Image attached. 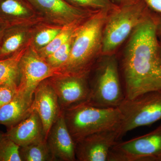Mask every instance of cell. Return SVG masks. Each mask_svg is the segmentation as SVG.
Instances as JSON below:
<instances>
[{
  "label": "cell",
  "mask_w": 161,
  "mask_h": 161,
  "mask_svg": "<svg viewBox=\"0 0 161 161\" xmlns=\"http://www.w3.org/2000/svg\"><path fill=\"white\" fill-rule=\"evenodd\" d=\"M31 111L19 123L7 129V134L19 147L46 140L40 116L35 111Z\"/></svg>",
  "instance_id": "15"
},
{
  "label": "cell",
  "mask_w": 161,
  "mask_h": 161,
  "mask_svg": "<svg viewBox=\"0 0 161 161\" xmlns=\"http://www.w3.org/2000/svg\"><path fill=\"white\" fill-rule=\"evenodd\" d=\"M62 110L67 127L75 143L94 133L117 130L121 120L118 108H99L86 101Z\"/></svg>",
  "instance_id": "3"
},
{
  "label": "cell",
  "mask_w": 161,
  "mask_h": 161,
  "mask_svg": "<svg viewBox=\"0 0 161 161\" xmlns=\"http://www.w3.org/2000/svg\"><path fill=\"white\" fill-rule=\"evenodd\" d=\"M27 1L44 22L62 26L85 19L97 12L75 7L64 0Z\"/></svg>",
  "instance_id": "10"
},
{
  "label": "cell",
  "mask_w": 161,
  "mask_h": 161,
  "mask_svg": "<svg viewBox=\"0 0 161 161\" xmlns=\"http://www.w3.org/2000/svg\"><path fill=\"white\" fill-rule=\"evenodd\" d=\"M28 46L9 58L0 60V85L11 79L19 80V64Z\"/></svg>",
  "instance_id": "21"
},
{
  "label": "cell",
  "mask_w": 161,
  "mask_h": 161,
  "mask_svg": "<svg viewBox=\"0 0 161 161\" xmlns=\"http://www.w3.org/2000/svg\"><path fill=\"white\" fill-rule=\"evenodd\" d=\"M31 109L40 116L46 139L51 128L62 110L58 96L47 79L42 81L35 90Z\"/></svg>",
  "instance_id": "12"
},
{
  "label": "cell",
  "mask_w": 161,
  "mask_h": 161,
  "mask_svg": "<svg viewBox=\"0 0 161 161\" xmlns=\"http://www.w3.org/2000/svg\"><path fill=\"white\" fill-rule=\"evenodd\" d=\"M89 74H59L47 78L61 109L87 100L90 93Z\"/></svg>",
  "instance_id": "9"
},
{
  "label": "cell",
  "mask_w": 161,
  "mask_h": 161,
  "mask_svg": "<svg viewBox=\"0 0 161 161\" xmlns=\"http://www.w3.org/2000/svg\"><path fill=\"white\" fill-rule=\"evenodd\" d=\"M22 161H53L46 140L19 147Z\"/></svg>",
  "instance_id": "19"
},
{
  "label": "cell",
  "mask_w": 161,
  "mask_h": 161,
  "mask_svg": "<svg viewBox=\"0 0 161 161\" xmlns=\"http://www.w3.org/2000/svg\"><path fill=\"white\" fill-rule=\"evenodd\" d=\"M109 12H96L79 25L73 36L69 59L57 75L90 73L95 60L101 56L103 32Z\"/></svg>",
  "instance_id": "2"
},
{
  "label": "cell",
  "mask_w": 161,
  "mask_h": 161,
  "mask_svg": "<svg viewBox=\"0 0 161 161\" xmlns=\"http://www.w3.org/2000/svg\"><path fill=\"white\" fill-rule=\"evenodd\" d=\"M64 26L43 21L37 23L33 32L30 46L37 52L42 49L53 40L61 31Z\"/></svg>",
  "instance_id": "18"
},
{
  "label": "cell",
  "mask_w": 161,
  "mask_h": 161,
  "mask_svg": "<svg viewBox=\"0 0 161 161\" xmlns=\"http://www.w3.org/2000/svg\"><path fill=\"white\" fill-rule=\"evenodd\" d=\"M19 71L18 90L32 97L42 81L57 75V70L30 45L20 60Z\"/></svg>",
  "instance_id": "8"
},
{
  "label": "cell",
  "mask_w": 161,
  "mask_h": 161,
  "mask_svg": "<svg viewBox=\"0 0 161 161\" xmlns=\"http://www.w3.org/2000/svg\"><path fill=\"white\" fill-rule=\"evenodd\" d=\"M118 142L117 130L97 132L76 142L75 153L79 161H108L110 151Z\"/></svg>",
  "instance_id": "11"
},
{
  "label": "cell",
  "mask_w": 161,
  "mask_h": 161,
  "mask_svg": "<svg viewBox=\"0 0 161 161\" xmlns=\"http://www.w3.org/2000/svg\"><path fill=\"white\" fill-rule=\"evenodd\" d=\"M157 22L158 32L160 33L161 35V20H160V21H158L157 20Z\"/></svg>",
  "instance_id": "29"
},
{
  "label": "cell",
  "mask_w": 161,
  "mask_h": 161,
  "mask_svg": "<svg viewBox=\"0 0 161 161\" xmlns=\"http://www.w3.org/2000/svg\"><path fill=\"white\" fill-rule=\"evenodd\" d=\"M47 143L54 161H76V144L67 127L63 110L51 128Z\"/></svg>",
  "instance_id": "13"
},
{
  "label": "cell",
  "mask_w": 161,
  "mask_h": 161,
  "mask_svg": "<svg viewBox=\"0 0 161 161\" xmlns=\"http://www.w3.org/2000/svg\"><path fill=\"white\" fill-rule=\"evenodd\" d=\"M142 0L118 6L110 11L103 32L101 56L115 54L134 30L149 14Z\"/></svg>",
  "instance_id": "4"
},
{
  "label": "cell",
  "mask_w": 161,
  "mask_h": 161,
  "mask_svg": "<svg viewBox=\"0 0 161 161\" xmlns=\"http://www.w3.org/2000/svg\"><path fill=\"white\" fill-rule=\"evenodd\" d=\"M121 115L118 139L131 130L161 119V92H148L132 99L125 98L118 107Z\"/></svg>",
  "instance_id": "6"
},
{
  "label": "cell",
  "mask_w": 161,
  "mask_h": 161,
  "mask_svg": "<svg viewBox=\"0 0 161 161\" xmlns=\"http://www.w3.org/2000/svg\"><path fill=\"white\" fill-rule=\"evenodd\" d=\"M85 19L75 22L64 26L61 31L47 46L38 51V54L40 57L44 59L57 50L72 37L79 25Z\"/></svg>",
  "instance_id": "20"
},
{
  "label": "cell",
  "mask_w": 161,
  "mask_h": 161,
  "mask_svg": "<svg viewBox=\"0 0 161 161\" xmlns=\"http://www.w3.org/2000/svg\"><path fill=\"white\" fill-rule=\"evenodd\" d=\"M0 21L13 25L43 21L27 0H0Z\"/></svg>",
  "instance_id": "16"
},
{
  "label": "cell",
  "mask_w": 161,
  "mask_h": 161,
  "mask_svg": "<svg viewBox=\"0 0 161 161\" xmlns=\"http://www.w3.org/2000/svg\"><path fill=\"white\" fill-rule=\"evenodd\" d=\"M89 86L86 101L91 104L102 108H116L120 105L125 97L120 83L115 54L102 56Z\"/></svg>",
  "instance_id": "5"
},
{
  "label": "cell",
  "mask_w": 161,
  "mask_h": 161,
  "mask_svg": "<svg viewBox=\"0 0 161 161\" xmlns=\"http://www.w3.org/2000/svg\"><path fill=\"white\" fill-rule=\"evenodd\" d=\"M40 22L7 26L0 40V60L9 58L29 46L35 26Z\"/></svg>",
  "instance_id": "14"
},
{
  "label": "cell",
  "mask_w": 161,
  "mask_h": 161,
  "mask_svg": "<svg viewBox=\"0 0 161 161\" xmlns=\"http://www.w3.org/2000/svg\"><path fill=\"white\" fill-rule=\"evenodd\" d=\"M19 147L6 132L0 130V161H22Z\"/></svg>",
  "instance_id": "22"
},
{
  "label": "cell",
  "mask_w": 161,
  "mask_h": 161,
  "mask_svg": "<svg viewBox=\"0 0 161 161\" xmlns=\"http://www.w3.org/2000/svg\"><path fill=\"white\" fill-rule=\"evenodd\" d=\"M112 2L115 3L116 5L120 6V5H124L127 3H131L135 0H111Z\"/></svg>",
  "instance_id": "27"
},
{
  "label": "cell",
  "mask_w": 161,
  "mask_h": 161,
  "mask_svg": "<svg viewBox=\"0 0 161 161\" xmlns=\"http://www.w3.org/2000/svg\"><path fill=\"white\" fill-rule=\"evenodd\" d=\"M72 6L80 9L98 11L107 10L111 11L118 5L111 0H64Z\"/></svg>",
  "instance_id": "24"
},
{
  "label": "cell",
  "mask_w": 161,
  "mask_h": 161,
  "mask_svg": "<svg viewBox=\"0 0 161 161\" xmlns=\"http://www.w3.org/2000/svg\"><path fill=\"white\" fill-rule=\"evenodd\" d=\"M74 35L67 42L44 58L49 65L57 70V75L58 70L62 67L69 59Z\"/></svg>",
  "instance_id": "23"
},
{
  "label": "cell",
  "mask_w": 161,
  "mask_h": 161,
  "mask_svg": "<svg viewBox=\"0 0 161 161\" xmlns=\"http://www.w3.org/2000/svg\"><path fill=\"white\" fill-rule=\"evenodd\" d=\"M19 80L11 79L0 85V108L9 103L17 92Z\"/></svg>",
  "instance_id": "25"
},
{
  "label": "cell",
  "mask_w": 161,
  "mask_h": 161,
  "mask_svg": "<svg viewBox=\"0 0 161 161\" xmlns=\"http://www.w3.org/2000/svg\"><path fill=\"white\" fill-rule=\"evenodd\" d=\"M9 26V25H8V24L0 21V40H1V37H2L3 32L7 27V26Z\"/></svg>",
  "instance_id": "28"
},
{
  "label": "cell",
  "mask_w": 161,
  "mask_h": 161,
  "mask_svg": "<svg viewBox=\"0 0 161 161\" xmlns=\"http://www.w3.org/2000/svg\"><path fill=\"white\" fill-rule=\"evenodd\" d=\"M33 99L18 88L13 99L0 108V125L9 129L27 117L32 112Z\"/></svg>",
  "instance_id": "17"
},
{
  "label": "cell",
  "mask_w": 161,
  "mask_h": 161,
  "mask_svg": "<svg viewBox=\"0 0 161 161\" xmlns=\"http://www.w3.org/2000/svg\"><path fill=\"white\" fill-rule=\"evenodd\" d=\"M157 22L150 14L129 37L122 58L125 98L161 92V53Z\"/></svg>",
  "instance_id": "1"
},
{
  "label": "cell",
  "mask_w": 161,
  "mask_h": 161,
  "mask_svg": "<svg viewBox=\"0 0 161 161\" xmlns=\"http://www.w3.org/2000/svg\"><path fill=\"white\" fill-rule=\"evenodd\" d=\"M108 161H161V124L145 135L117 142Z\"/></svg>",
  "instance_id": "7"
},
{
  "label": "cell",
  "mask_w": 161,
  "mask_h": 161,
  "mask_svg": "<svg viewBox=\"0 0 161 161\" xmlns=\"http://www.w3.org/2000/svg\"><path fill=\"white\" fill-rule=\"evenodd\" d=\"M146 6L157 12L161 14V0H142Z\"/></svg>",
  "instance_id": "26"
}]
</instances>
